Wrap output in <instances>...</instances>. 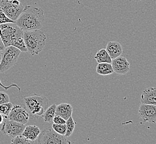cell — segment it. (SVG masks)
<instances>
[{"instance_id":"1","label":"cell","mask_w":156,"mask_h":144,"mask_svg":"<svg viewBox=\"0 0 156 144\" xmlns=\"http://www.w3.org/2000/svg\"><path fill=\"white\" fill-rule=\"evenodd\" d=\"M44 19L45 16L42 9L26 5L16 21V24L23 31L39 30L43 25Z\"/></svg>"},{"instance_id":"2","label":"cell","mask_w":156,"mask_h":144,"mask_svg":"<svg viewBox=\"0 0 156 144\" xmlns=\"http://www.w3.org/2000/svg\"><path fill=\"white\" fill-rule=\"evenodd\" d=\"M23 32L16 23H6L0 24V37L5 47L12 45L21 52H27L23 39Z\"/></svg>"},{"instance_id":"3","label":"cell","mask_w":156,"mask_h":144,"mask_svg":"<svg viewBox=\"0 0 156 144\" xmlns=\"http://www.w3.org/2000/svg\"><path fill=\"white\" fill-rule=\"evenodd\" d=\"M23 39L27 52L33 56L42 51L45 45L47 37L42 31L36 30L24 31Z\"/></svg>"},{"instance_id":"4","label":"cell","mask_w":156,"mask_h":144,"mask_svg":"<svg viewBox=\"0 0 156 144\" xmlns=\"http://www.w3.org/2000/svg\"><path fill=\"white\" fill-rule=\"evenodd\" d=\"M23 101L27 111L33 117L42 116L48 108L49 102L47 97L39 94L24 96Z\"/></svg>"},{"instance_id":"5","label":"cell","mask_w":156,"mask_h":144,"mask_svg":"<svg viewBox=\"0 0 156 144\" xmlns=\"http://www.w3.org/2000/svg\"><path fill=\"white\" fill-rule=\"evenodd\" d=\"M21 53V51L14 46L9 45L5 47L2 51L0 63V73L6 72L14 66Z\"/></svg>"},{"instance_id":"6","label":"cell","mask_w":156,"mask_h":144,"mask_svg":"<svg viewBox=\"0 0 156 144\" xmlns=\"http://www.w3.org/2000/svg\"><path fill=\"white\" fill-rule=\"evenodd\" d=\"M37 144H69L71 142L65 136L60 135L52 128H47L41 131L37 138Z\"/></svg>"},{"instance_id":"7","label":"cell","mask_w":156,"mask_h":144,"mask_svg":"<svg viewBox=\"0 0 156 144\" xmlns=\"http://www.w3.org/2000/svg\"><path fill=\"white\" fill-rule=\"evenodd\" d=\"M23 9L19 0H0V9L12 21L16 22Z\"/></svg>"},{"instance_id":"8","label":"cell","mask_w":156,"mask_h":144,"mask_svg":"<svg viewBox=\"0 0 156 144\" xmlns=\"http://www.w3.org/2000/svg\"><path fill=\"white\" fill-rule=\"evenodd\" d=\"M2 124L1 132L11 138L21 135L26 126L24 124L9 120L7 117H4Z\"/></svg>"},{"instance_id":"9","label":"cell","mask_w":156,"mask_h":144,"mask_svg":"<svg viewBox=\"0 0 156 144\" xmlns=\"http://www.w3.org/2000/svg\"><path fill=\"white\" fill-rule=\"evenodd\" d=\"M7 117L9 120L26 125L30 119V114L26 109L20 105H15L12 106Z\"/></svg>"},{"instance_id":"10","label":"cell","mask_w":156,"mask_h":144,"mask_svg":"<svg viewBox=\"0 0 156 144\" xmlns=\"http://www.w3.org/2000/svg\"><path fill=\"white\" fill-rule=\"evenodd\" d=\"M138 115L144 122L156 123V105L141 104L138 110Z\"/></svg>"},{"instance_id":"11","label":"cell","mask_w":156,"mask_h":144,"mask_svg":"<svg viewBox=\"0 0 156 144\" xmlns=\"http://www.w3.org/2000/svg\"><path fill=\"white\" fill-rule=\"evenodd\" d=\"M111 63L114 72L118 74H126L129 70V63L123 56H120L112 59Z\"/></svg>"},{"instance_id":"12","label":"cell","mask_w":156,"mask_h":144,"mask_svg":"<svg viewBox=\"0 0 156 144\" xmlns=\"http://www.w3.org/2000/svg\"><path fill=\"white\" fill-rule=\"evenodd\" d=\"M141 104L156 105V88L150 87L146 89L141 94Z\"/></svg>"},{"instance_id":"13","label":"cell","mask_w":156,"mask_h":144,"mask_svg":"<svg viewBox=\"0 0 156 144\" xmlns=\"http://www.w3.org/2000/svg\"><path fill=\"white\" fill-rule=\"evenodd\" d=\"M41 131L40 129L36 125H28L25 126L21 135L27 140L34 142L38 138Z\"/></svg>"},{"instance_id":"14","label":"cell","mask_w":156,"mask_h":144,"mask_svg":"<svg viewBox=\"0 0 156 144\" xmlns=\"http://www.w3.org/2000/svg\"><path fill=\"white\" fill-rule=\"evenodd\" d=\"M105 49L112 59L121 56L123 52L120 43L116 41L108 42Z\"/></svg>"},{"instance_id":"15","label":"cell","mask_w":156,"mask_h":144,"mask_svg":"<svg viewBox=\"0 0 156 144\" xmlns=\"http://www.w3.org/2000/svg\"><path fill=\"white\" fill-rule=\"evenodd\" d=\"M72 106L68 103H61L56 106L55 115H59L66 120L72 116Z\"/></svg>"},{"instance_id":"16","label":"cell","mask_w":156,"mask_h":144,"mask_svg":"<svg viewBox=\"0 0 156 144\" xmlns=\"http://www.w3.org/2000/svg\"><path fill=\"white\" fill-rule=\"evenodd\" d=\"M96 72L100 75H107L111 74L114 73L111 63H98L96 68Z\"/></svg>"},{"instance_id":"17","label":"cell","mask_w":156,"mask_h":144,"mask_svg":"<svg viewBox=\"0 0 156 144\" xmlns=\"http://www.w3.org/2000/svg\"><path fill=\"white\" fill-rule=\"evenodd\" d=\"M96 62L100 63H111L112 59L105 49H101L96 53L94 57Z\"/></svg>"},{"instance_id":"18","label":"cell","mask_w":156,"mask_h":144,"mask_svg":"<svg viewBox=\"0 0 156 144\" xmlns=\"http://www.w3.org/2000/svg\"><path fill=\"white\" fill-rule=\"evenodd\" d=\"M56 106L57 105L55 104H52L46 109L45 112L42 115V117L46 123H51L53 121V119L55 115Z\"/></svg>"},{"instance_id":"19","label":"cell","mask_w":156,"mask_h":144,"mask_svg":"<svg viewBox=\"0 0 156 144\" xmlns=\"http://www.w3.org/2000/svg\"><path fill=\"white\" fill-rule=\"evenodd\" d=\"M66 131L64 136L66 138H68V137L71 136V135L73 134V132L74 131L76 123L73 120L72 117L71 116V117H69V119H68L66 120Z\"/></svg>"},{"instance_id":"20","label":"cell","mask_w":156,"mask_h":144,"mask_svg":"<svg viewBox=\"0 0 156 144\" xmlns=\"http://www.w3.org/2000/svg\"><path fill=\"white\" fill-rule=\"evenodd\" d=\"M12 106L13 104L12 103L8 102L0 104V114H2L4 117H7Z\"/></svg>"},{"instance_id":"21","label":"cell","mask_w":156,"mask_h":144,"mask_svg":"<svg viewBox=\"0 0 156 144\" xmlns=\"http://www.w3.org/2000/svg\"><path fill=\"white\" fill-rule=\"evenodd\" d=\"M34 142L27 140L22 135H18L11 140V144H30Z\"/></svg>"},{"instance_id":"22","label":"cell","mask_w":156,"mask_h":144,"mask_svg":"<svg viewBox=\"0 0 156 144\" xmlns=\"http://www.w3.org/2000/svg\"><path fill=\"white\" fill-rule=\"evenodd\" d=\"M51 128L53 129L55 132L59 134L60 135L64 136L66 131V124H53Z\"/></svg>"},{"instance_id":"23","label":"cell","mask_w":156,"mask_h":144,"mask_svg":"<svg viewBox=\"0 0 156 144\" xmlns=\"http://www.w3.org/2000/svg\"><path fill=\"white\" fill-rule=\"evenodd\" d=\"M6 23H16L15 21H12L0 9V24Z\"/></svg>"},{"instance_id":"24","label":"cell","mask_w":156,"mask_h":144,"mask_svg":"<svg viewBox=\"0 0 156 144\" xmlns=\"http://www.w3.org/2000/svg\"><path fill=\"white\" fill-rule=\"evenodd\" d=\"M9 102V96L5 92L0 91V104Z\"/></svg>"},{"instance_id":"25","label":"cell","mask_w":156,"mask_h":144,"mask_svg":"<svg viewBox=\"0 0 156 144\" xmlns=\"http://www.w3.org/2000/svg\"><path fill=\"white\" fill-rule=\"evenodd\" d=\"M53 121L54 123L58 124H64L66 123V120H65L64 118L57 115H55V117L53 119Z\"/></svg>"},{"instance_id":"26","label":"cell","mask_w":156,"mask_h":144,"mask_svg":"<svg viewBox=\"0 0 156 144\" xmlns=\"http://www.w3.org/2000/svg\"><path fill=\"white\" fill-rule=\"evenodd\" d=\"M0 87L3 88L5 90H7V89H9V88H10L11 87H15L17 88L18 89V91H19L20 92H21V88L19 87L17 84H11L9 86H5V85H4L3 84H2V83L1 82V80H0Z\"/></svg>"},{"instance_id":"27","label":"cell","mask_w":156,"mask_h":144,"mask_svg":"<svg viewBox=\"0 0 156 144\" xmlns=\"http://www.w3.org/2000/svg\"><path fill=\"white\" fill-rule=\"evenodd\" d=\"M5 48V47L3 45V42L0 37V51H3Z\"/></svg>"},{"instance_id":"28","label":"cell","mask_w":156,"mask_h":144,"mask_svg":"<svg viewBox=\"0 0 156 144\" xmlns=\"http://www.w3.org/2000/svg\"><path fill=\"white\" fill-rule=\"evenodd\" d=\"M3 119H4V117L2 114H0V124L3 123Z\"/></svg>"},{"instance_id":"29","label":"cell","mask_w":156,"mask_h":144,"mask_svg":"<svg viewBox=\"0 0 156 144\" xmlns=\"http://www.w3.org/2000/svg\"><path fill=\"white\" fill-rule=\"evenodd\" d=\"M2 51H0V63H1V58H2Z\"/></svg>"},{"instance_id":"30","label":"cell","mask_w":156,"mask_h":144,"mask_svg":"<svg viewBox=\"0 0 156 144\" xmlns=\"http://www.w3.org/2000/svg\"><path fill=\"white\" fill-rule=\"evenodd\" d=\"M133 1H142V0H133Z\"/></svg>"}]
</instances>
